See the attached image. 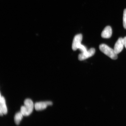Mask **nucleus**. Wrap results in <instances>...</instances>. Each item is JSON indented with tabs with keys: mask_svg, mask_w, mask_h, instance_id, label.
Returning a JSON list of instances; mask_svg holds the SVG:
<instances>
[{
	"mask_svg": "<svg viewBox=\"0 0 126 126\" xmlns=\"http://www.w3.org/2000/svg\"><path fill=\"white\" fill-rule=\"evenodd\" d=\"M3 113L1 111V110H0V114L1 116H2L3 115Z\"/></svg>",
	"mask_w": 126,
	"mask_h": 126,
	"instance_id": "nucleus-13",
	"label": "nucleus"
},
{
	"mask_svg": "<svg viewBox=\"0 0 126 126\" xmlns=\"http://www.w3.org/2000/svg\"><path fill=\"white\" fill-rule=\"evenodd\" d=\"M124 46L126 48V37H124L123 39Z\"/></svg>",
	"mask_w": 126,
	"mask_h": 126,
	"instance_id": "nucleus-12",
	"label": "nucleus"
},
{
	"mask_svg": "<svg viewBox=\"0 0 126 126\" xmlns=\"http://www.w3.org/2000/svg\"><path fill=\"white\" fill-rule=\"evenodd\" d=\"M95 49L91 48L84 53H81L78 56V59L80 61L84 60L93 56L95 53Z\"/></svg>",
	"mask_w": 126,
	"mask_h": 126,
	"instance_id": "nucleus-3",
	"label": "nucleus"
},
{
	"mask_svg": "<svg viewBox=\"0 0 126 126\" xmlns=\"http://www.w3.org/2000/svg\"><path fill=\"white\" fill-rule=\"evenodd\" d=\"M99 48L102 52L111 59L116 60L117 59V54L115 52L114 49L110 48L108 45L105 44H102L100 45Z\"/></svg>",
	"mask_w": 126,
	"mask_h": 126,
	"instance_id": "nucleus-2",
	"label": "nucleus"
},
{
	"mask_svg": "<svg viewBox=\"0 0 126 126\" xmlns=\"http://www.w3.org/2000/svg\"><path fill=\"white\" fill-rule=\"evenodd\" d=\"M34 107L33 103L32 101L30 99L25 100L24 102V106L20 108V112L23 116L29 115L32 112Z\"/></svg>",
	"mask_w": 126,
	"mask_h": 126,
	"instance_id": "nucleus-1",
	"label": "nucleus"
},
{
	"mask_svg": "<svg viewBox=\"0 0 126 126\" xmlns=\"http://www.w3.org/2000/svg\"><path fill=\"white\" fill-rule=\"evenodd\" d=\"M0 110H1L4 114H6L7 113L5 99L4 97L1 96V95L0 98Z\"/></svg>",
	"mask_w": 126,
	"mask_h": 126,
	"instance_id": "nucleus-8",
	"label": "nucleus"
},
{
	"mask_svg": "<svg viewBox=\"0 0 126 126\" xmlns=\"http://www.w3.org/2000/svg\"><path fill=\"white\" fill-rule=\"evenodd\" d=\"M82 39V35L81 34H77L74 37L72 42V48L74 51L78 49V46L81 44Z\"/></svg>",
	"mask_w": 126,
	"mask_h": 126,
	"instance_id": "nucleus-5",
	"label": "nucleus"
},
{
	"mask_svg": "<svg viewBox=\"0 0 126 126\" xmlns=\"http://www.w3.org/2000/svg\"><path fill=\"white\" fill-rule=\"evenodd\" d=\"M23 115L20 112L17 113L16 114L14 119L15 124L16 125H18L19 124L20 121L23 119Z\"/></svg>",
	"mask_w": 126,
	"mask_h": 126,
	"instance_id": "nucleus-9",
	"label": "nucleus"
},
{
	"mask_svg": "<svg viewBox=\"0 0 126 126\" xmlns=\"http://www.w3.org/2000/svg\"><path fill=\"white\" fill-rule=\"evenodd\" d=\"M78 48L81 51L82 53H84L87 51L86 47L81 44L78 46Z\"/></svg>",
	"mask_w": 126,
	"mask_h": 126,
	"instance_id": "nucleus-10",
	"label": "nucleus"
},
{
	"mask_svg": "<svg viewBox=\"0 0 126 126\" xmlns=\"http://www.w3.org/2000/svg\"><path fill=\"white\" fill-rule=\"evenodd\" d=\"M52 105V102L50 101L40 102H36L34 106L37 111H40L45 109L47 106H51Z\"/></svg>",
	"mask_w": 126,
	"mask_h": 126,
	"instance_id": "nucleus-4",
	"label": "nucleus"
},
{
	"mask_svg": "<svg viewBox=\"0 0 126 126\" xmlns=\"http://www.w3.org/2000/svg\"><path fill=\"white\" fill-rule=\"evenodd\" d=\"M124 46L123 39L120 38L114 45V50L117 54L122 51Z\"/></svg>",
	"mask_w": 126,
	"mask_h": 126,
	"instance_id": "nucleus-6",
	"label": "nucleus"
},
{
	"mask_svg": "<svg viewBox=\"0 0 126 126\" xmlns=\"http://www.w3.org/2000/svg\"><path fill=\"white\" fill-rule=\"evenodd\" d=\"M112 34V30L110 26H107L102 31L101 36L104 38H109L111 37Z\"/></svg>",
	"mask_w": 126,
	"mask_h": 126,
	"instance_id": "nucleus-7",
	"label": "nucleus"
},
{
	"mask_svg": "<svg viewBox=\"0 0 126 126\" xmlns=\"http://www.w3.org/2000/svg\"><path fill=\"white\" fill-rule=\"evenodd\" d=\"M123 24L124 28L126 29V9H124V12Z\"/></svg>",
	"mask_w": 126,
	"mask_h": 126,
	"instance_id": "nucleus-11",
	"label": "nucleus"
}]
</instances>
